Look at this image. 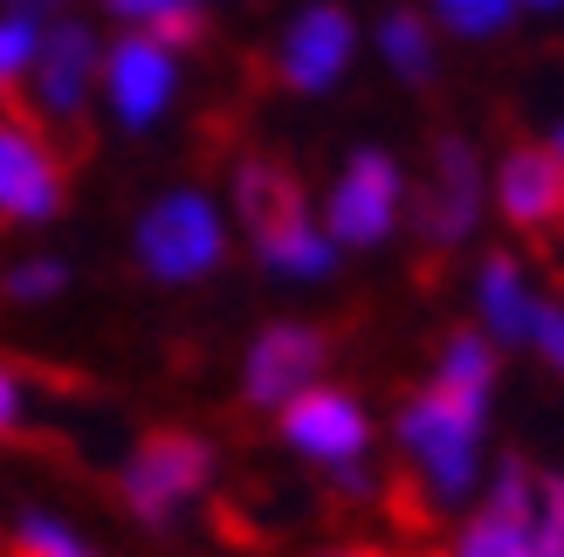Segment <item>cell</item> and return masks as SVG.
<instances>
[{
    "mask_svg": "<svg viewBox=\"0 0 564 557\" xmlns=\"http://www.w3.org/2000/svg\"><path fill=\"white\" fill-rule=\"evenodd\" d=\"M14 557H97V550L83 544L69 523H55V516H42V510H28V516L14 523Z\"/></svg>",
    "mask_w": 564,
    "mask_h": 557,
    "instance_id": "cell-17",
    "label": "cell"
},
{
    "mask_svg": "<svg viewBox=\"0 0 564 557\" xmlns=\"http://www.w3.org/2000/svg\"><path fill=\"white\" fill-rule=\"evenodd\" d=\"M517 8H557V0H517Z\"/></svg>",
    "mask_w": 564,
    "mask_h": 557,
    "instance_id": "cell-26",
    "label": "cell"
},
{
    "mask_svg": "<svg viewBox=\"0 0 564 557\" xmlns=\"http://www.w3.org/2000/svg\"><path fill=\"white\" fill-rule=\"evenodd\" d=\"M392 214H400V165L386 152H358L330 193V241L372 248L392 234Z\"/></svg>",
    "mask_w": 564,
    "mask_h": 557,
    "instance_id": "cell-4",
    "label": "cell"
},
{
    "mask_svg": "<svg viewBox=\"0 0 564 557\" xmlns=\"http://www.w3.org/2000/svg\"><path fill=\"white\" fill-rule=\"evenodd\" d=\"M496 200H502V214H510L517 228H551L557 200H564V186H557V138H551V145H517L510 159H502Z\"/></svg>",
    "mask_w": 564,
    "mask_h": 557,
    "instance_id": "cell-12",
    "label": "cell"
},
{
    "mask_svg": "<svg viewBox=\"0 0 564 557\" xmlns=\"http://www.w3.org/2000/svg\"><path fill=\"white\" fill-rule=\"evenodd\" d=\"M235 200H241V214H248V228H275V220H296L303 214V193H296V179L282 173V165H241V186H235Z\"/></svg>",
    "mask_w": 564,
    "mask_h": 557,
    "instance_id": "cell-15",
    "label": "cell"
},
{
    "mask_svg": "<svg viewBox=\"0 0 564 557\" xmlns=\"http://www.w3.org/2000/svg\"><path fill=\"white\" fill-rule=\"evenodd\" d=\"M90 76H97V35L83 21H55L42 48H35V90L48 118H76L83 97H90Z\"/></svg>",
    "mask_w": 564,
    "mask_h": 557,
    "instance_id": "cell-11",
    "label": "cell"
},
{
    "mask_svg": "<svg viewBox=\"0 0 564 557\" xmlns=\"http://www.w3.org/2000/svg\"><path fill=\"white\" fill-rule=\"evenodd\" d=\"M63 275H69L63 262H21V269L8 275V290H14V296H28V303H35V296H48V290H63Z\"/></svg>",
    "mask_w": 564,
    "mask_h": 557,
    "instance_id": "cell-21",
    "label": "cell"
},
{
    "mask_svg": "<svg viewBox=\"0 0 564 557\" xmlns=\"http://www.w3.org/2000/svg\"><path fill=\"white\" fill-rule=\"evenodd\" d=\"M351 63V14L345 8H303L282 35V83L290 90H330Z\"/></svg>",
    "mask_w": 564,
    "mask_h": 557,
    "instance_id": "cell-9",
    "label": "cell"
},
{
    "mask_svg": "<svg viewBox=\"0 0 564 557\" xmlns=\"http://www.w3.org/2000/svg\"><path fill=\"white\" fill-rule=\"evenodd\" d=\"M379 48H386V63L400 69L406 83H427V69H434V35H427V21H420V14H386Z\"/></svg>",
    "mask_w": 564,
    "mask_h": 557,
    "instance_id": "cell-16",
    "label": "cell"
},
{
    "mask_svg": "<svg viewBox=\"0 0 564 557\" xmlns=\"http://www.w3.org/2000/svg\"><path fill=\"white\" fill-rule=\"evenodd\" d=\"M220 255H228V234H220V214L200 193H165L138 220V262L165 283H200L207 269H220Z\"/></svg>",
    "mask_w": 564,
    "mask_h": 557,
    "instance_id": "cell-2",
    "label": "cell"
},
{
    "mask_svg": "<svg viewBox=\"0 0 564 557\" xmlns=\"http://www.w3.org/2000/svg\"><path fill=\"white\" fill-rule=\"evenodd\" d=\"M256 255L275 275H324L330 269V234L310 228V214H296V220H275V228L256 234Z\"/></svg>",
    "mask_w": 564,
    "mask_h": 557,
    "instance_id": "cell-14",
    "label": "cell"
},
{
    "mask_svg": "<svg viewBox=\"0 0 564 557\" xmlns=\"http://www.w3.org/2000/svg\"><path fill=\"white\" fill-rule=\"evenodd\" d=\"M104 69V90H110V110H118L124 124H152L165 97H173V83H180V63H173V48H159L152 35H124L118 48H110V63Z\"/></svg>",
    "mask_w": 564,
    "mask_h": 557,
    "instance_id": "cell-7",
    "label": "cell"
},
{
    "mask_svg": "<svg viewBox=\"0 0 564 557\" xmlns=\"http://www.w3.org/2000/svg\"><path fill=\"white\" fill-rule=\"evenodd\" d=\"M523 338H530V345H538V351L551 358V365H557V358H564V345H557V338H564L557 303H538V310H530V330H523Z\"/></svg>",
    "mask_w": 564,
    "mask_h": 557,
    "instance_id": "cell-22",
    "label": "cell"
},
{
    "mask_svg": "<svg viewBox=\"0 0 564 557\" xmlns=\"http://www.w3.org/2000/svg\"><path fill=\"white\" fill-rule=\"evenodd\" d=\"M207 440H193V434H152V440H138V455L124 461V495H131V510L138 516H173L186 495H200L207 489Z\"/></svg>",
    "mask_w": 564,
    "mask_h": 557,
    "instance_id": "cell-3",
    "label": "cell"
},
{
    "mask_svg": "<svg viewBox=\"0 0 564 557\" xmlns=\"http://www.w3.org/2000/svg\"><path fill=\"white\" fill-rule=\"evenodd\" d=\"M193 8V0H110V14H124V21H159V14H180Z\"/></svg>",
    "mask_w": 564,
    "mask_h": 557,
    "instance_id": "cell-23",
    "label": "cell"
},
{
    "mask_svg": "<svg viewBox=\"0 0 564 557\" xmlns=\"http://www.w3.org/2000/svg\"><path fill=\"white\" fill-rule=\"evenodd\" d=\"M63 207V173L42 152L35 131L0 124V214L8 220H48Z\"/></svg>",
    "mask_w": 564,
    "mask_h": 557,
    "instance_id": "cell-10",
    "label": "cell"
},
{
    "mask_svg": "<svg viewBox=\"0 0 564 557\" xmlns=\"http://www.w3.org/2000/svg\"><path fill=\"white\" fill-rule=\"evenodd\" d=\"M455 557H530V523H510V516L482 510L462 531V550Z\"/></svg>",
    "mask_w": 564,
    "mask_h": 557,
    "instance_id": "cell-18",
    "label": "cell"
},
{
    "mask_svg": "<svg viewBox=\"0 0 564 557\" xmlns=\"http://www.w3.org/2000/svg\"><path fill=\"white\" fill-rule=\"evenodd\" d=\"M489 385H496V351L482 338H455L441 358L434 385L406 406L400 440L413 448L420 476L441 503L475 489V455H482V406H489Z\"/></svg>",
    "mask_w": 564,
    "mask_h": 557,
    "instance_id": "cell-1",
    "label": "cell"
},
{
    "mask_svg": "<svg viewBox=\"0 0 564 557\" xmlns=\"http://www.w3.org/2000/svg\"><path fill=\"white\" fill-rule=\"evenodd\" d=\"M324 372V338L310 324H275L248 351V400L256 406H290L296 393H310Z\"/></svg>",
    "mask_w": 564,
    "mask_h": 557,
    "instance_id": "cell-6",
    "label": "cell"
},
{
    "mask_svg": "<svg viewBox=\"0 0 564 557\" xmlns=\"http://www.w3.org/2000/svg\"><path fill=\"white\" fill-rule=\"evenodd\" d=\"M434 8H441V21L455 28V35H496L517 0H434Z\"/></svg>",
    "mask_w": 564,
    "mask_h": 557,
    "instance_id": "cell-20",
    "label": "cell"
},
{
    "mask_svg": "<svg viewBox=\"0 0 564 557\" xmlns=\"http://www.w3.org/2000/svg\"><path fill=\"white\" fill-rule=\"evenodd\" d=\"M530 310H538V296L523 290V269L510 255H489L482 262V317L502 345H523V330H530Z\"/></svg>",
    "mask_w": 564,
    "mask_h": 557,
    "instance_id": "cell-13",
    "label": "cell"
},
{
    "mask_svg": "<svg viewBox=\"0 0 564 557\" xmlns=\"http://www.w3.org/2000/svg\"><path fill=\"white\" fill-rule=\"evenodd\" d=\"M475 214H482V173H475V152L462 138H447V145H434V179L420 193V234L455 248L475 228Z\"/></svg>",
    "mask_w": 564,
    "mask_h": 557,
    "instance_id": "cell-8",
    "label": "cell"
},
{
    "mask_svg": "<svg viewBox=\"0 0 564 557\" xmlns=\"http://www.w3.org/2000/svg\"><path fill=\"white\" fill-rule=\"evenodd\" d=\"M55 8H63V0H8V14H28V21H35V14H55Z\"/></svg>",
    "mask_w": 564,
    "mask_h": 557,
    "instance_id": "cell-25",
    "label": "cell"
},
{
    "mask_svg": "<svg viewBox=\"0 0 564 557\" xmlns=\"http://www.w3.org/2000/svg\"><path fill=\"white\" fill-rule=\"evenodd\" d=\"M282 440H290L296 455H310V461L351 468L365 455V413H358V400L310 385V393H296L290 406H282Z\"/></svg>",
    "mask_w": 564,
    "mask_h": 557,
    "instance_id": "cell-5",
    "label": "cell"
},
{
    "mask_svg": "<svg viewBox=\"0 0 564 557\" xmlns=\"http://www.w3.org/2000/svg\"><path fill=\"white\" fill-rule=\"evenodd\" d=\"M35 48H42V28L28 14H0V83L14 90L21 69H35Z\"/></svg>",
    "mask_w": 564,
    "mask_h": 557,
    "instance_id": "cell-19",
    "label": "cell"
},
{
    "mask_svg": "<svg viewBox=\"0 0 564 557\" xmlns=\"http://www.w3.org/2000/svg\"><path fill=\"white\" fill-rule=\"evenodd\" d=\"M21 421V385H14V372L8 365H0V434H8Z\"/></svg>",
    "mask_w": 564,
    "mask_h": 557,
    "instance_id": "cell-24",
    "label": "cell"
}]
</instances>
